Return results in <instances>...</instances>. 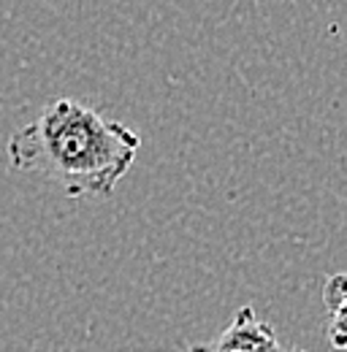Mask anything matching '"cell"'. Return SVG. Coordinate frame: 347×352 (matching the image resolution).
Here are the masks:
<instances>
[{"label":"cell","instance_id":"obj_1","mask_svg":"<svg viewBox=\"0 0 347 352\" xmlns=\"http://www.w3.org/2000/svg\"><path fill=\"white\" fill-rule=\"evenodd\" d=\"M141 135L74 98L52 100L39 120L11 133L14 171L54 182L68 198H109L130 171Z\"/></svg>","mask_w":347,"mask_h":352},{"label":"cell","instance_id":"obj_2","mask_svg":"<svg viewBox=\"0 0 347 352\" xmlns=\"http://www.w3.org/2000/svg\"><path fill=\"white\" fill-rule=\"evenodd\" d=\"M190 352H302L291 344H285L277 331L260 320L253 307H242L231 325L217 336L212 344L190 347Z\"/></svg>","mask_w":347,"mask_h":352},{"label":"cell","instance_id":"obj_3","mask_svg":"<svg viewBox=\"0 0 347 352\" xmlns=\"http://www.w3.org/2000/svg\"><path fill=\"white\" fill-rule=\"evenodd\" d=\"M323 304L328 309L331 320L326 325V333L331 339L334 350H345L347 344V279L342 271L331 274L323 285Z\"/></svg>","mask_w":347,"mask_h":352}]
</instances>
